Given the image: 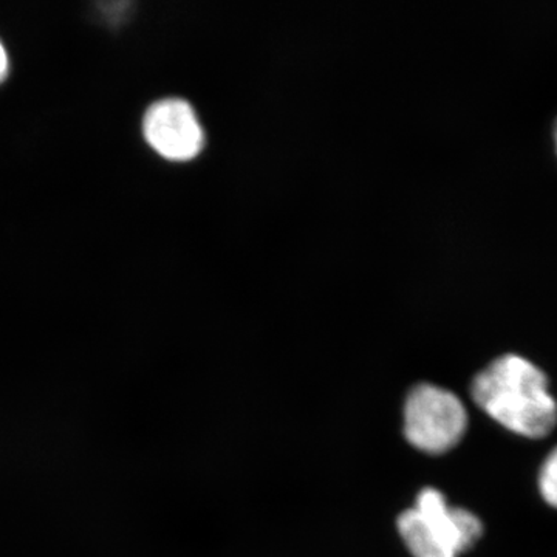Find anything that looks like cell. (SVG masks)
Returning a JSON list of instances; mask_svg holds the SVG:
<instances>
[{"label":"cell","instance_id":"cell-4","mask_svg":"<svg viewBox=\"0 0 557 557\" xmlns=\"http://www.w3.org/2000/svg\"><path fill=\"white\" fill-rule=\"evenodd\" d=\"M143 134L150 148L172 161L196 159L203 148L205 135L196 110L177 98L150 106L143 120Z\"/></svg>","mask_w":557,"mask_h":557},{"label":"cell","instance_id":"cell-6","mask_svg":"<svg viewBox=\"0 0 557 557\" xmlns=\"http://www.w3.org/2000/svg\"><path fill=\"white\" fill-rule=\"evenodd\" d=\"M7 75H9V57L0 42V83L7 78Z\"/></svg>","mask_w":557,"mask_h":557},{"label":"cell","instance_id":"cell-7","mask_svg":"<svg viewBox=\"0 0 557 557\" xmlns=\"http://www.w3.org/2000/svg\"><path fill=\"white\" fill-rule=\"evenodd\" d=\"M553 139H555L556 153H557V120L555 123V127H553Z\"/></svg>","mask_w":557,"mask_h":557},{"label":"cell","instance_id":"cell-3","mask_svg":"<svg viewBox=\"0 0 557 557\" xmlns=\"http://www.w3.org/2000/svg\"><path fill=\"white\" fill-rule=\"evenodd\" d=\"M467 426L463 403L446 388L420 384L406 399L405 435L421 453H448L456 448Z\"/></svg>","mask_w":557,"mask_h":557},{"label":"cell","instance_id":"cell-2","mask_svg":"<svg viewBox=\"0 0 557 557\" xmlns=\"http://www.w3.org/2000/svg\"><path fill=\"white\" fill-rule=\"evenodd\" d=\"M398 531L413 557H458L474 547L483 525L478 516L450 507L440 491L426 487L416 507L399 516Z\"/></svg>","mask_w":557,"mask_h":557},{"label":"cell","instance_id":"cell-1","mask_svg":"<svg viewBox=\"0 0 557 557\" xmlns=\"http://www.w3.org/2000/svg\"><path fill=\"white\" fill-rule=\"evenodd\" d=\"M472 398L483 412L515 434L544 438L557 424V405L545 373L520 355L498 357L475 376Z\"/></svg>","mask_w":557,"mask_h":557},{"label":"cell","instance_id":"cell-5","mask_svg":"<svg viewBox=\"0 0 557 557\" xmlns=\"http://www.w3.org/2000/svg\"><path fill=\"white\" fill-rule=\"evenodd\" d=\"M539 490L544 500L553 508H557V448L549 454L541 469Z\"/></svg>","mask_w":557,"mask_h":557}]
</instances>
